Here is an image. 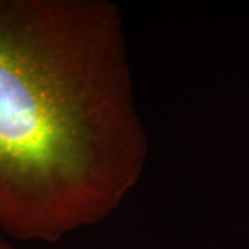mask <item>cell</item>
<instances>
[{"mask_svg":"<svg viewBox=\"0 0 249 249\" xmlns=\"http://www.w3.org/2000/svg\"><path fill=\"white\" fill-rule=\"evenodd\" d=\"M148 137L106 0H0V232L55 244L140 181Z\"/></svg>","mask_w":249,"mask_h":249,"instance_id":"obj_1","label":"cell"},{"mask_svg":"<svg viewBox=\"0 0 249 249\" xmlns=\"http://www.w3.org/2000/svg\"><path fill=\"white\" fill-rule=\"evenodd\" d=\"M0 249H17L11 242L9 238H6L1 232H0Z\"/></svg>","mask_w":249,"mask_h":249,"instance_id":"obj_2","label":"cell"}]
</instances>
